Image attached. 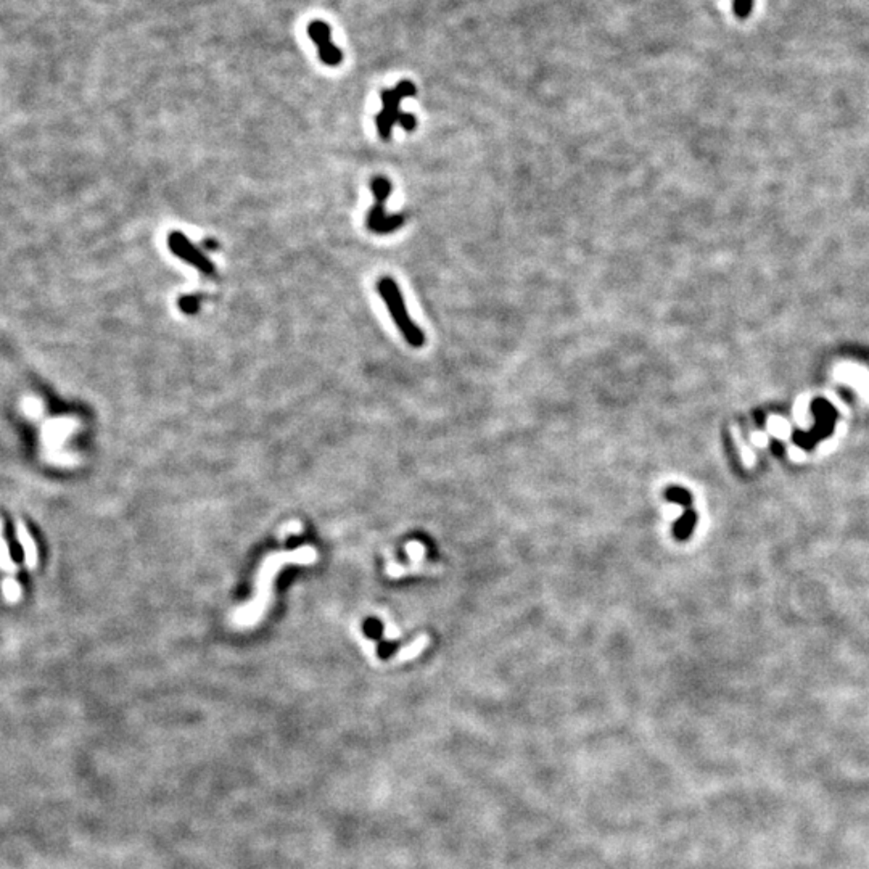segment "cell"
Masks as SVG:
<instances>
[{
  "label": "cell",
  "mask_w": 869,
  "mask_h": 869,
  "mask_svg": "<svg viewBox=\"0 0 869 869\" xmlns=\"http://www.w3.org/2000/svg\"><path fill=\"white\" fill-rule=\"evenodd\" d=\"M319 554L312 546H305L293 552H276L268 555L259 567L256 577V593L255 601L248 602L246 606L237 608L232 613V623L237 628H253L264 617L273 596V583L276 575L283 565H311L317 562Z\"/></svg>",
  "instance_id": "cell-1"
},
{
  "label": "cell",
  "mask_w": 869,
  "mask_h": 869,
  "mask_svg": "<svg viewBox=\"0 0 869 869\" xmlns=\"http://www.w3.org/2000/svg\"><path fill=\"white\" fill-rule=\"evenodd\" d=\"M377 290L383 301H385L390 316H392L394 321L396 327L399 329L401 335L404 336V340L409 343L412 348H422L425 345V334L409 317V312H407V307L398 283H396L392 277L385 276L377 282Z\"/></svg>",
  "instance_id": "cell-2"
},
{
  "label": "cell",
  "mask_w": 869,
  "mask_h": 869,
  "mask_svg": "<svg viewBox=\"0 0 869 869\" xmlns=\"http://www.w3.org/2000/svg\"><path fill=\"white\" fill-rule=\"evenodd\" d=\"M370 188L372 193H374L375 197V205L372 206V210L369 211L368 216V229L370 232L378 234V235H385V234H392L394 230H398L401 226L404 224V216L403 215H393V216H387L385 215V203L388 195L392 193V182L385 177H374L370 182Z\"/></svg>",
  "instance_id": "cell-3"
},
{
  "label": "cell",
  "mask_w": 869,
  "mask_h": 869,
  "mask_svg": "<svg viewBox=\"0 0 869 869\" xmlns=\"http://www.w3.org/2000/svg\"><path fill=\"white\" fill-rule=\"evenodd\" d=\"M416 92H417V89L411 81H401L398 86L392 89V91L382 92L380 98H382L383 108L375 118L377 132H378V137H380L382 140H390L394 124H399L401 118H403V113L399 111L401 100H404L407 97H414L416 96Z\"/></svg>",
  "instance_id": "cell-4"
},
{
  "label": "cell",
  "mask_w": 869,
  "mask_h": 869,
  "mask_svg": "<svg viewBox=\"0 0 869 869\" xmlns=\"http://www.w3.org/2000/svg\"><path fill=\"white\" fill-rule=\"evenodd\" d=\"M813 414H814V417H817V424H814V427L810 430L808 433H802V431H799V433L794 435V441L800 448L813 449L817 443L832 435V430H834L837 412L829 403H826L824 399L814 401Z\"/></svg>",
  "instance_id": "cell-5"
},
{
  "label": "cell",
  "mask_w": 869,
  "mask_h": 869,
  "mask_svg": "<svg viewBox=\"0 0 869 869\" xmlns=\"http://www.w3.org/2000/svg\"><path fill=\"white\" fill-rule=\"evenodd\" d=\"M168 246L177 258H181L182 261L192 264L193 268H197L200 271V273H203L206 276H212L216 273L215 264H212L210 259L206 258L203 253L200 251L198 248L186 237L184 234L171 232L169 239H168Z\"/></svg>",
  "instance_id": "cell-6"
},
{
  "label": "cell",
  "mask_w": 869,
  "mask_h": 869,
  "mask_svg": "<svg viewBox=\"0 0 869 869\" xmlns=\"http://www.w3.org/2000/svg\"><path fill=\"white\" fill-rule=\"evenodd\" d=\"M307 34L314 40V44L319 49V57H321V60L325 64L336 67V64L341 63L343 53L340 49H336L332 44V40H330V28L325 25V23L312 21L309 28H307Z\"/></svg>",
  "instance_id": "cell-7"
},
{
  "label": "cell",
  "mask_w": 869,
  "mask_h": 869,
  "mask_svg": "<svg viewBox=\"0 0 869 869\" xmlns=\"http://www.w3.org/2000/svg\"><path fill=\"white\" fill-rule=\"evenodd\" d=\"M18 540L21 541V545L25 546V552H26V559H28V565L34 569L35 567V560H38V554H35V546L34 541L29 538L26 528L23 527V523H18Z\"/></svg>",
  "instance_id": "cell-8"
},
{
  "label": "cell",
  "mask_w": 869,
  "mask_h": 869,
  "mask_svg": "<svg viewBox=\"0 0 869 869\" xmlns=\"http://www.w3.org/2000/svg\"><path fill=\"white\" fill-rule=\"evenodd\" d=\"M695 527V513L688 511V513L679 520V523L675 527V533L679 538V540H686V538H689L691 533H693V530Z\"/></svg>",
  "instance_id": "cell-9"
},
{
  "label": "cell",
  "mask_w": 869,
  "mask_h": 869,
  "mask_svg": "<svg viewBox=\"0 0 869 869\" xmlns=\"http://www.w3.org/2000/svg\"><path fill=\"white\" fill-rule=\"evenodd\" d=\"M666 496H668V499L679 502V504H684V506H689L691 504V494L688 492H684V489H681V488L668 489Z\"/></svg>",
  "instance_id": "cell-10"
},
{
  "label": "cell",
  "mask_w": 869,
  "mask_h": 869,
  "mask_svg": "<svg viewBox=\"0 0 869 869\" xmlns=\"http://www.w3.org/2000/svg\"><path fill=\"white\" fill-rule=\"evenodd\" d=\"M752 5L754 0H734V13L737 18H747L750 15V11H752Z\"/></svg>",
  "instance_id": "cell-11"
},
{
  "label": "cell",
  "mask_w": 869,
  "mask_h": 869,
  "mask_svg": "<svg viewBox=\"0 0 869 869\" xmlns=\"http://www.w3.org/2000/svg\"><path fill=\"white\" fill-rule=\"evenodd\" d=\"M179 307L184 312H187V314H195V312L198 311L200 303L195 297H182L179 301Z\"/></svg>",
  "instance_id": "cell-12"
},
{
  "label": "cell",
  "mask_w": 869,
  "mask_h": 869,
  "mask_svg": "<svg viewBox=\"0 0 869 869\" xmlns=\"http://www.w3.org/2000/svg\"><path fill=\"white\" fill-rule=\"evenodd\" d=\"M0 565H2L4 569H7V570H13L15 569L13 562H11V560H10V554H8L7 545H5V541L2 540V533H0Z\"/></svg>",
  "instance_id": "cell-13"
},
{
  "label": "cell",
  "mask_w": 869,
  "mask_h": 869,
  "mask_svg": "<svg viewBox=\"0 0 869 869\" xmlns=\"http://www.w3.org/2000/svg\"><path fill=\"white\" fill-rule=\"evenodd\" d=\"M301 530H303V527H301L300 522H288V523H285L280 528L279 538H280V540H283V538H287L290 535H298Z\"/></svg>",
  "instance_id": "cell-14"
},
{
  "label": "cell",
  "mask_w": 869,
  "mask_h": 869,
  "mask_svg": "<svg viewBox=\"0 0 869 869\" xmlns=\"http://www.w3.org/2000/svg\"><path fill=\"white\" fill-rule=\"evenodd\" d=\"M399 126L403 127V129H406V131H414V129H416V126H417L416 116L411 115V113H403V118H401V121H399Z\"/></svg>",
  "instance_id": "cell-15"
}]
</instances>
